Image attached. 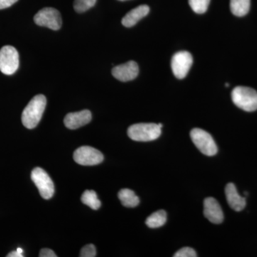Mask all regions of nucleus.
I'll return each instance as SVG.
<instances>
[{"mask_svg": "<svg viewBox=\"0 0 257 257\" xmlns=\"http://www.w3.org/2000/svg\"><path fill=\"white\" fill-rule=\"evenodd\" d=\"M96 255V247L94 245L87 244L81 250V257H94Z\"/></svg>", "mask_w": 257, "mask_h": 257, "instance_id": "nucleus-21", "label": "nucleus"}, {"mask_svg": "<svg viewBox=\"0 0 257 257\" xmlns=\"http://www.w3.org/2000/svg\"><path fill=\"white\" fill-rule=\"evenodd\" d=\"M34 21L40 27H45L52 30H59L62 27V20L60 12L52 8H45L35 15Z\"/></svg>", "mask_w": 257, "mask_h": 257, "instance_id": "nucleus-5", "label": "nucleus"}, {"mask_svg": "<svg viewBox=\"0 0 257 257\" xmlns=\"http://www.w3.org/2000/svg\"><path fill=\"white\" fill-rule=\"evenodd\" d=\"M150 7L147 5H140L128 12L121 20V24L126 28H132L142 19L145 18L150 13Z\"/></svg>", "mask_w": 257, "mask_h": 257, "instance_id": "nucleus-14", "label": "nucleus"}, {"mask_svg": "<svg viewBox=\"0 0 257 257\" xmlns=\"http://www.w3.org/2000/svg\"><path fill=\"white\" fill-rule=\"evenodd\" d=\"M31 178L42 197L45 199H50L53 197L55 185L50 176L45 170L40 167H36L32 170Z\"/></svg>", "mask_w": 257, "mask_h": 257, "instance_id": "nucleus-6", "label": "nucleus"}, {"mask_svg": "<svg viewBox=\"0 0 257 257\" xmlns=\"http://www.w3.org/2000/svg\"><path fill=\"white\" fill-rule=\"evenodd\" d=\"M111 73L115 78L121 82L133 80L139 74L138 64L135 61H130L126 63L114 67Z\"/></svg>", "mask_w": 257, "mask_h": 257, "instance_id": "nucleus-10", "label": "nucleus"}, {"mask_svg": "<svg viewBox=\"0 0 257 257\" xmlns=\"http://www.w3.org/2000/svg\"><path fill=\"white\" fill-rule=\"evenodd\" d=\"M204 214L208 220L213 224H221L224 220V214L220 204L213 197L204 199Z\"/></svg>", "mask_w": 257, "mask_h": 257, "instance_id": "nucleus-11", "label": "nucleus"}, {"mask_svg": "<svg viewBox=\"0 0 257 257\" xmlns=\"http://www.w3.org/2000/svg\"><path fill=\"white\" fill-rule=\"evenodd\" d=\"M40 257H56L57 256L56 253L50 248H42L40 251Z\"/></svg>", "mask_w": 257, "mask_h": 257, "instance_id": "nucleus-23", "label": "nucleus"}, {"mask_svg": "<svg viewBox=\"0 0 257 257\" xmlns=\"http://www.w3.org/2000/svg\"><path fill=\"white\" fill-rule=\"evenodd\" d=\"M96 0H74V8L77 13L87 11L95 5Z\"/></svg>", "mask_w": 257, "mask_h": 257, "instance_id": "nucleus-20", "label": "nucleus"}, {"mask_svg": "<svg viewBox=\"0 0 257 257\" xmlns=\"http://www.w3.org/2000/svg\"><path fill=\"white\" fill-rule=\"evenodd\" d=\"M74 160L79 165L94 166L104 160V156L99 150L89 146L79 147L74 152Z\"/></svg>", "mask_w": 257, "mask_h": 257, "instance_id": "nucleus-9", "label": "nucleus"}, {"mask_svg": "<svg viewBox=\"0 0 257 257\" xmlns=\"http://www.w3.org/2000/svg\"><path fill=\"white\" fill-rule=\"evenodd\" d=\"M92 120V113L88 109L69 113L64 119V125L69 130H76L87 124Z\"/></svg>", "mask_w": 257, "mask_h": 257, "instance_id": "nucleus-12", "label": "nucleus"}, {"mask_svg": "<svg viewBox=\"0 0 257 257\" xmlns=\"http://www.w3.org/2000/svg\"><path fill=\"white\" fill-rule=\"evenodd\" d=\"M225 85H226V87H228V86H229V84H228V83H226V84H225Z\"/></svg>", "mask_w": 257, "mask_h": 257, "instance_id": "nucleus-28", "label": "nucleus"}, {"mask_svg": "<svg viewBox=\"0 0 257 257\" xmlns=\"http://www.w3.org/2000/svg\"><path fill=\"white\" fill-rule=\"evenodd\" d=\"M119 1H127V0H119Z\"/></svg>", "mask_w": 257, "mask_h": 257, "instance_id": "nucleus-29", "label": "nucleus"}, {"mask_svg": "<svg viewBox=\"0 0 257 257\" xmlns=\"http://www.w3.org/2000/svg\"><path fill=\"white\" fill-rule=\"evenodd\" d=\"M17 250H18V251H19V252L20 253H23V248H17Z\"/></svg>", "mask_w": 257, "mask_h": 257, "instance_id": "nucleus-26", "label": "nucleus"}, {"mask_svg": "<svg viewBox=\"0 0 257 257\" xmlns=\"http://www.w3.org/2000/svg\"><path fill=\"white\" fill-rule=\"evenodd\" d=\"M211 0H189L193 11L197 14H204L207 11Z\"/></svg>", "mask_w": 257, "mask_h": 257, "instance_id": "nucleus-19", "label": "nucleus"}, {"mask_svg": "<svg viewBox=\"0 0 257 257\" xmlns=\"http://www.w3.org/2000/svg\"><path fill=\"white\" fill-rule=\"evenodd\" d=\"M8 257H23V253L19 252L18 250L16 251H12L7 256Z\"/></svg>", "mask_w": 257, "mask_h": 257, "instance_id": "nucleus-25", "label": "nucleus"}, {"mask_svg": "<svg viewBox=\"0 0 257 257\" xmlns=\"http://www.w3.org/2000/svg\"><path fill=\"white\" fill-rule=\"evenodd\" d=\"M46 104V97L43 94L32 98L22 114V121L25 127L30 130L36 127L42 119Z\"/></svg>", "mask_w": 257, "mask_h": 257, "instance_id": "nucleus-1", "label": "nucleus"}, {"mask_svg": "<svg viewBox=\"0 0 257 257\" xmlns=\"http://www.w3.org/2000/svg\"><path fill=\"white\" fill-rule=\"evenodd\" d=\"M226 200L231 209L236 211L243 210L246 207V199L241 197L237 192L236 186L234 184L229 183L225 188Z\"/></svg>", "mask_w": 257, "mask_h": 257, "instance_id": "nucleus-13", "label": "nucleus"}, {"mask_svg": "<svg viewBox=\"0 0 257 257\" xmlns=\"http://www.w3.org/2000/svg\"><path fill=\"white\" fill-rule=\"evenodd\" d=\"M161 128L155 123H139L130 126L127 134L128 138L134 141L150 142L160 138Z\"/></svg>", "mask_w": 257, "mask_h": 257, "instance_id": "nucleus-2", "label": "nucleus"}, {"mask_svg": "<svg viewBox=\"0 0 257 257\" xmlns=\"http://www.w3.org/2000/svg\"><path fill=\"white\" fill-rule=\"evenodd\" d=\"M118 197L122 205L126 207H136L140 204V199L131 189H121L118 194Z\"/></svg>", "mask_w": 257, "mask_h": 257, "instance_id": "nucleus-15", "label": "nucleus"}, {"mask_svg": "<svg viewBox=\"0 0 257 257\" xmlns=\"http://www.w3.org/2000/svg\"><path fill=\"white\" fill-rule=\"evenodd\" d=\"M18 1V0H0V10L10 8Z\"/></svg>", "mask_w": 257, "mask_h": 257, "instance_id": "nucleus-24", "label": "nucleus"}, {"mask_svg": "<svg viewBox=\"0 0 257 257\" xmlns=\"http://www.w3.org/2000/svg\"><path fill=\"white\" fill-rule=\"evenodd\" d=\"M231 99L236 106L246 111L257 109V92L247 87H235L231 92Z\"/></svg>", "mask_w": 257, "mask_h": 257, "instance_id": "nucleus-3", "label": "nucleus"}, {"mask_svg": "<svg viewBox=\"0 0 257 257\" xmlns=\"http://www.w3.org/2000/svg\"><path fill=\"white\" fill-rule=\"evenodd\" d=\"M158 125L160 128H162V126H163V125H162V124H161V123H160V124H158Z\"/></svg>", "mask_w": 257, "mask_h": 257, "instance_id": "nucleus-27", "label": "nucleus"}, {"mask_svg": "<svg viewBox=\"0 0 257 257\" xmlns=\"http://www.w3.org/2000/svg\"><path fill=\"white\" fill-rule=\"evenodd\" d=\"M18 50L13 46H5L0 50V71L6 75L16 72L20 64Z\"/></svg>", "mask_w": 257, "mask_h": 257, "instance_id": "nucleus-7", "label": "nucleus"}, {"mask_svg": "<svg viewBox=\"0 0 257 257\" xmlns=\"http://www.w3.org/2000/svg\"><path fill=\"white\" fill-rule=\"evenodd\" d=\"M197 256V253L190 247H184L179 249L177 252L174 255V257H196Z\"/></svg>", "mask_w": 257, "mask_h": 257, "instance_id": "nucleus-22", "label": "nucleus"}, {"mask_svg": "<svg viewBox=\"0 0 257 257\" xmlns=\"http://www.w3.org/2000/svg\"><path fill=\"white\" fill-rule=\"evenodd\" d=\"M81 201L83 204H86L94 210H96L101 207V202L98 199L96 192L93 190H86L83 193Z\"/></svg>", "mask_w": 257, "mask_h": 257, "instance_id": "nucleus-18", "label": "nucleus"}, {"mask_svg": "<svg viewBox=\"0 0 257 257\" xmlns=\"http://www.w3.org/2000/svg\"><path fill=\"white\" fill-rule=\"evenodd\" d=\"M167 222V213L164 210H159L153 213L147 218L146 224L152 229L161 227Z\"/></svg>", "mask_w": 257, "mask_h": 257, "instance_id": "nucleus-17", "label": "nucleus"}, {"mask_svg": "<svg viewBox=\"0 0 257 257\" xmlns=\"http://www.w3.org/2000/svg\"><path fill=\"white\" fill-rule=\"evenodd\" d=\"M191 139L198 150L208 157L214 156L218 149L214 139L210 134L202 128H193L190 133Z\"/></svg>", "mask_w": 257, "mask_h": 257, "instance_id": "nucleus-4", "label": "nucleus"}, {"mask_svg": "<svg viewBox=\"0 0 257 257\" xmlns=\"http://www.w3.org/2000/svg\"><path fill=\"white\" fill-rule=\"evenodd\" d=\"M193 64V57L189 52L181 51L172 57L171 67L177 79L186 77Z\"/></svg>", "mask_w": 257, "mask_h": 257, "instance_id": "nucleus-8", "label": "nucleus"}, {"mask_svg": "<svg viewBox=\"0 0 257 257\" xmlns=\"http://www.w3.org/2000/svg\"><path fill=\"white\" fill-rule=\"evenodd\" d=\"M230 9L235 16H245L249 11L250 0H231Z\"/></svg>", "mask_w": 257, "mask_h": 257, "instance_id": "nucleus-16", "label": "nucleus"}]
</instances>
